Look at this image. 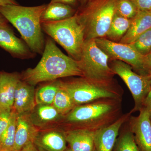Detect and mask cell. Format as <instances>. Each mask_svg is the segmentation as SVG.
<instances>
[{
  "label": "cell",
  "instance_id": "cell-1",
  "mask_svg": "<svg viewBox=\"0 0 151 151\" xmlns=\"http://www.w3.org/2000/svg\"><path fill=\"white\" fill-rule=\"evenodd\" d=\"M83 77L77 60L64 54L51 38H47L42 57L34 68H29L21 74V79L35 86L39 83L70 76Z\"/></svg>",
  "mask_w": 151,
  "mask_h": 151
},
{
  "label": "cell",
  "instance_id": "cell-2",
  "mask_svg": "<svg viewBox=\"0 0 151 151\" xmlns=\"http://www.w3.org/2000/svg\"><path fill=\"white\" fill-rule=\"evenodd\" d=\"M122 98H102L77 105L63 119L68 127L66 130L84 129L95 132L108 127L122 116Z\"/></svg>",
  "mask_w": 151,
  "mask_h": 151
},
{
  "label": "cell",
  "instance_id": "cell-3",
  "mask_svg": "<svg viewBox=\"0 0 151 151\" xmlns=\"http://www.w3.org/2000/svg\"><path fill=\"white\" fill-rule=\"evenodd\" d=\"M47 5L0 6V13L17 29L23 40L35 54L42 55L45 46L41 17Z\"/></svg>",
  "mask_w": 151,
  "mask_h": 151
},
{
  "label": "cell",
  "instance_id": "cell-4",
  "mask_svg": "<svg viewBox=\"0 0 151 151\" xmlns=\"http://www.w3.org/2000/svg\"><path fill=\"white\" fill-rule=\"evenodd\" d=\"M117 0H92L76 13L85 40L105 37L116 14Z\"/></svg>",
  "mask_w": 151,
  "mask_h": 151
},
{
  "label": "cell",
  "instance_id": "cell-5",
  "mask_svg": "<svg viewBox=\"0 0 151 151\" xmlns=\"http://www.w3.org/2000/svg\"><path fill=\"white\" fill-rule=\"evenodd\" d=\"M41 24L43 31L63 47L70 57L79 60L85 37L76 14L63 20L42 22Z\"/></svg>",
  "mask_w": 151,
  "mask_h": 151
},
{
  "label": "cell",
  "instance_id": "cell-6",
  "mask_svg": "<svg viewBox=\"0 0 151 151\" xmlns=\"http://www.w3.org/2000/svg\"><path fill=\"white\" fill-rule=\"evenodd\" d=\"M109 57L99 47L95 40L84 41L78 62L83 77L102 85L113 86L115 73L108 63Z\"/></svg>",
  "mask_w": 151,
  "mask_h": 151
},
{
  "label": "cell",
  "instance_id": "cell-7",
  "mask_svg": "<svg viewBox=\"0 0 151 151\" xmlns=\"http://www.w3.org/2000/svg\"><path fill=\"white\" fill-rule=\"evenodd\" d=\"M60 86L69 94L76 106L102 98H122V90L114 85H102L83 77L60 81Z\"/></svg>",
  "mask_w": 151,
  "mask_h": 151
},
{
  "label": "cell",
  "instance_id": "cell-8",
  "mask_svg": "<svg viewBox=\"0 0 151 151\" xmlns=\"http://www.w3.org/2000/svg\"><path fill=\"white\" fill-rule=\"evenodd\" d=\"M111 67L115 73L119 76L128 86L134 102L132 113L139 111L151 88L149 75L137 74L132 70L131 65L117 60H113Z\"/></svg>",
  "mask_w": 151,
  "mask_h": 151
},
{
  "label": "cell",
  "instance_id": "cell-9",
  "mask_svg": "<svg viewBox=\"0 0 151 151\" xmlns=\"http://www.w3.org/2000/svg\"><path fill=\"white\" fill-rule=\"evenodd\" d=\"M95 40V42L110 58L121 60L129 64L141 75L147 76L144 71V56L131 44L116 42L105 37Z\"/></svg>",
  "mask_w": 151,
  "mask_h": 151
},
{
  "label": "cell",
  "instance_id": "cell-10",
  "mask_svg": "<svg viewBox=\"0 0 151 151\" xmlns=\"http://www.w3.org/2000/svg\"><path fill=\"white\" fill-rule=\"evenodd\" d=\"M139 116H131L127 121L140 151H151V120L147 109L142 107Z\"/></svg>",
  "mask_w": 151,
  "mask_h": 151
},
{
  "label": "cell",
  "instance_id": "cell-11",
  "mask_svg": "<svg viewBox=\"0 0 151 151\" xmlns=\"http://www.w3.org/2000/svg\"><path fill=\"white\" fill-rule=\"evenodd\" d=\"M0 47L16 58L28 59L35 56L24 41L15 35L9 24L0 27Z\"/></svg>",
  "mask_w": 151,
  "mask_h": 151
},
{
  "label": "cell",
  "instance_id": "cell-12",
  "mask_svg": "<svg viewBox=\"0 0 151 151\" xmlns=\"http://www.w3.org/2000/svg\"><path fill=\"white\" fill-rule=\"evenodd\" d=\"M132 113L130 111L123 114L113 124L95 132L94 143L96 151H113L121 128Z\"/></svg>",
  "mask_w": 151,
  "mask_h": 151
},
{
  "label": "cell",
  "instance_id": "cell-13",
  "mask_svg": "<svg viewBox=\"0 0 151 151\" xmlns=\"http://www.w3.org/2000/svg\"><path fill=\"white\" fill-rule=\"evenodd\" d=\"M33 143L40 151H64L67 147L64 132L59 130H39Z\"/></svg>",
  "mask_w": 151,
  "mask_h": 151
},
{
  "label": "cell",
  "instance_id": "cell-14",
  "mask_svg": "<svg viewBox=\"0 0 151 151\" xmlns=\"http://www.w3.org/2000/svg\"><path fill=\"white\" fill-rule=\"evenodd\" d=\"M36 105L34 86L21 79L15 92L12 110L17 115L29 114Z\"/></svg>",
  "mask_w": 151,
  "mask_h": 151
},
{
  "label": "cell",
  "instance_id": "cell-15",
  "mask_svg": "<svg viewBox=\"0 0 151 151\" xmlns=\"http://www.w3.org/2000/svg\"><path fill=\"white\" fill-rule=\"evenodd\" d=\"M21 74L0 71V111L12 110L17 85Z\"/></svg>",
  "mask_w": 151,
  "mask_h": 151
},
{
  "label": "cell",
  "instance_id": "cell-16",
  "mask_svg": "<svg viewBox=\"0 0 151 151\" xmlns=\"http://www.w3.org/2000/svg\"><path fill=\"white\" fill-rule=\"evenodd\" d=\"M29 114L17 115L14 151H20L29 143L33 142L39 131L31 121Z\"/></svg>",
  "mask_w": 151,
  "mask_h": 151
},
{
  "label": "cell",
  "instance_id": "cell-17",
  "mask_svg": "<svg viewBox=\"0 0 151 151\" xmlns=\"http://www.w3.org/2000/svg\"><path fill=\"white\" fill-rule=\"evenodd\" d=\"M66 142L73 151H94L95 132L84 129L63 131Z\"/></svg>",
  "mask_w": 151,
  "mask_h": 151
},
{
  "label": "cell",
  "instance_id": "cell-18",
  "mask_svg": "<svg viewBox=\"0 0 151 151\" xmlns=\"http://www.w3.org/2000/svg\"><path fill=\"white\" fill-rule=\"evenodd\" d=\"M29 115L33 124L38 129L62 121L64 117L52 105H36Z\"/></svg>",
  "mask_w": 151,
  "mask_h": 151
},
{
  "label": "cell",
  "instance_id": "cell-19",
  "mask_svg": "<svg viewBox=\"0 0 151 151\" xmlns=\"http://www.w3.org/2000/svg\"><path fill=\"white\" fill-rule=\"evenodd\" d=\"M151 28V12L139 11L131 19L129 28L120 42L133 43L144 32Z\"/></svg>",
  "mask_w": 151,
  "mask_h": 151
},
{
  "label": "cell",
  "instance_id": "cell-20",
  "mask_svg": "<svg viewBox=\"0 0 151 151\" xmlns=\"http://www.w3.org/2000/svg\"><path fill=\"white\" fill-rule=\"evenodd\" d=\"M77 10L62 3L50 2L42 12L41 22L42 23L63 20L73 16Z\"/></svg>",
  "mask_w": 151,
  "mask_h": 151
},
{
  "label": "cell",
  "instance_id": "cell-21",
  "mask_svg": "<svg viewBox=\"0 0 151 151\" xmlns=\"http://www.w3.org/2000/svg\"><path fill=\"white\" fill-rule=\"evenodd\" d=\"M131 19L124 18L116 13L114 15L106 37L113 41H120L129 28Z\"/></svg>",
  "mask_w": 151,
  "mask_h": 151
},
{
  "label": "cell",
  "instance_id": "cell-22",
  "mask_svg": "<svg viewBox=\"0 0 151 151\" xmlns=\"http://www.w3.org/2000/svg\"><path fill=\"white\" fill-rule=\"evenodd\" d=\"M60 80L50 81L35 91L36 105H52L57 92L60 88Z\"/></svg>",
  "mask_w": 151,
  "mask_h": 151
},
{
  "label": "cell",
  "instance_id": "cell-23",
  "mask_svg": "<svg viewBox=\"0 0 151 151\" xmlns=\"http://www.w3.org/2000/svg\"><path fill=\"white\" fill-rule=\"evenodd\" d=\"M123 128L116 140L113 151H140L129 126Z\"/></svg>",
  "mask_w": 151,
  "mask_h": 151
},
{
  "label": "cell",
  "instance_id": "cell-24",
  "mask_svg": "<svg viewBox=\"0 0 151 151\" xmlns=\"http://www.w3.org/2000/svg\"><path fill=\"white\" fill-rule=\"evenodd\" d=\"M52 105L64 116L70 113L76 106L70 95L61 88L60 85V88L57 92Z\"/></svg>",
  "mask_w": 151,
  "mask_h": 151
},
{
  "label": "cell",
  "instance_id": "cell-25",
  "mask_svg": "<svg viewBox=\"0 0 151 151\" xmlns=\"http://www.w3.org/2000/svg\"><path fill=\"white\" fill-rule=\"evenodd\" d=\"M17 118L16 113L12 110L10 122L0 139V143L3 146L13 150L15 139Z\"/></svg>",
  "mask_w": 151,
  "mask_h": 151
},
{
  "label": "cell",
  "instance_id": "cell-26",
  "mask_svg": "<svg viewBox=\"0 0 151 151\" xmlns=\"http://www.w3.org/2000/svg\"><path fill=\"white\" fill-rule=\"evenodd\" d=\"M139 10L132 0H117L116 13L121 16L132 19Z\"/></svg>",
  "mask_w": 151,
  "mask_h": 151
},
{
  "label": "cell",
  "instance_id": "cell-27",
  "mask_svg": "<svg viewBox=\"0 0 151 151\" xmlns=\"http://www.w3.org/2000/svg\"><path fill=\"white\" fill-rule=\"evenodd\" d=\"M131 44L145 56L151 52V28L144 32Z\"/></svg>",
  "mask_w": 151,
  "mask_h": 151
},
{
  "label": "cell",
  "instance_id": "cell-28",
  "mask_svg": "<svg viewBox=\"0 0 151 151\" xmlns=\"http://www.w3.org/2000/svg\"><path fill=\"white\" fill-rule=\"evenodd\" d=\"M12 110L0 111V139L10 122Z\"/></svg>",
  "mask_w": 151,
  "mask_h": 151
},
{
  "label": "cell",
  "instance_id": "cell-29",
  "mask_svg": "<svg viewBox=\"0 0 151 151\" xmlns=\"http://www.w3.org/2000/svg\"><path fill=\"white\" fill-rule=\"evenodd\" d=\"M139 11L151 12V0H132Z\"/></svg>",
  "mask_w": 151,
  "mask_h": 151
},
{
  "label": "cell",
  "instance_id": "cell-30",
  "mask_svg": "<svg viewBox=\"0 0 151 151\" xmlns=\"http://www.w3.org/2000/svg\"><path fill=\"white\" fill-rule=\"evenodd\" d=\"M143 67L145 75H150L151 73V52L144 56Z\"/></svg>",
  "mask_w": 151,
  "mask_h": 151
},
{
  "label": "cell",
  "instance_id": "cell-31",
  "mask_svg": "<svg viewBox=\"0 0 151 151\" xmlns=\"http://www.w3.org/2000/svg\"><path fill=\"white\" fill-rule=\"evenodd\" d=\"M51 3H60L65 4L78 9L79 8L78 5L80 4L79 0H51Z\"/></svg>",
  "mask_w": 151,
  "mask_h": 151
},
{
  "label": "cell",
  "instance_id": "cell-32",
  "mask_svg": "<svg viewBox=\"0 0 151 151\" xmlns=\"http://www.w3.org/2000/svg\"><path fill=\"white\" fill-rule=\"evenodd\" d=\"M142 107L145 108L148 112L151 120V88L144 101Z\"/></svg>",
  "mask_w": 151,
  "mask_h": 151
},
{
  "label": "cell",
  "instance_id": "cell-33",
  "mask_svg": "<svg viewBox=\"0 0 151 151\" xmlns=\"http://www.w3.org/2000/svg\"><path fill=\"white\" fill-rule=\"evenodd\" d=\"M20 151H40L32 142L29 143Z\"/></svg>",
  "mask_w": 151,
  "mask_h": 151
},
{
  "label": "cell",
  "instance_id": "cell-34",
  "mask_svg": "<svg viewBox=\"0 0 151 151\" xmlns=\"http://www.w3.org/2000/svg\"><path fill=\"white\" fill-rule=\"evenodd\" d=\"M18 4L15 0H0V6Z\"/></svg>",
  "mask_w": 151,
  "mask_h": 151
},
{
  "label": "cell",
  "instance_id": "cell-35",
  "mask_svg": "<svg viewBox=\"0 0 151 151\" xmlns=\"http://www.w3.org/2000/svg\"><path fill=\"white\" fill-rule=\"evenodd\" d=\"M9 22L3 14L0 13V27L4 25L7 24Z\"/></svg>",
  "mask_w": 151,
  "mask_h": 151
},
{
  "label": "cell",
  "instance_id": "cell-36",
  "mask_svg": "<svg viewBox=\"0 0 151 151\" xmlns=\"http://www.w3.org/2000/svg\"><path fill=\"white\" fill-rule=\"evenodd\" d=\"M0 151H14L13 149L6 147L0 143Z\"/></svg>",
  "mask_w": 151,
  "mask_h": 151
},
{
  "label": "cell",
  "instance_id": "cell-37",
  "mask_svg": "<svg viewBox=\"0 0 151 151\" xmlns=\"http://www.w3.org/2000/svg\"><path fill=\"white\" fill-rule=\"evenodd\" d=\"M79 3H80V7H81L84 6L86 4H87L90 1H92V0H79Z\"/></svg>",
  "mask_w": 151,
  "mask_h": 151
},
{
  "label": "cell",
  "instance_id": "cell-38",
  "mask_svg": "<svg viewBox=\"0 0 151 151\" xmlns=\"http://www.w3.org/2000/svg\"><path fill=\"white\" fill-rule=\"evenodd\" d=\"M64 151H73L72 150H71V149H70V147H69V148L67 147V148L65 149V150H64Z\"/></svg>",
  "mask_w": 151,
  "mask_h": 151
},
{
  "label": "cell",
  "instance_id": "cell-39",
  "mask_svg": "<svg viewBox=\"0 0 151 151\" xmlns=\"http://www.w3.org/2000/svg\"><path fill=\"white\" fill-rule=\"evenodd\" d=\"M149 76H150V81L151 83V73H150V75Z\"/></svg>",
  "mask_w": 151,
  "mask_h": 151
},
{
  "label": "cell",
  "instance_id": "cell-40",
  "mask_svg": "<svg viewBox=\"0 0 151 151\" xmlns=\"http://www.w3.org/2000/svg\"><path fill=\"white\" fill-rule=\"evenodd\" d=\"M96 151V150H95V151Z\"/></svg>",
  "mask_w": 151,
  "mask_h": 151
}]
</instances>
